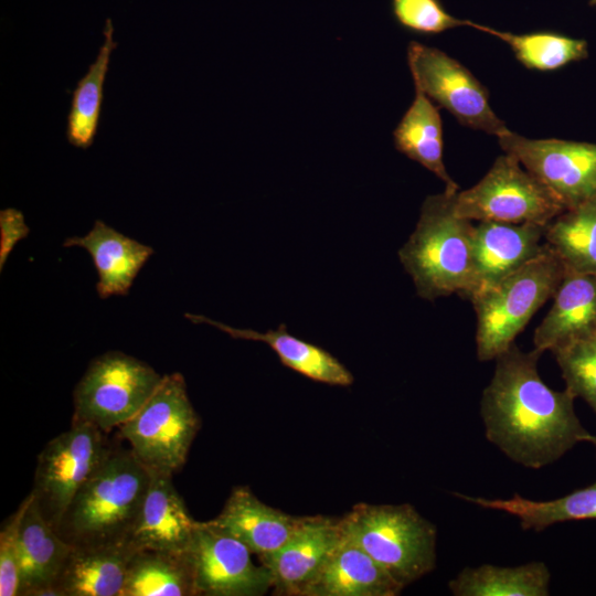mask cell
I'll list each match as a JSON object with an SVG mask.
<instances>
[{
    "mask_svg": "<svg viewBox=\"0 0 596 596\" xmlns=\"http://www.w3.org/2000/svg\"><path fill=\"white\" fill-rule=\"evenodd\" d=\"M544 240L565 272L596 276V194L551 221Z\"/></svg>",
    "mask_w": 596,
    "mask_h": 596,
    "instance_id": "cell-27",
    "label": "cell"
},
{
    "mask_svg": "<svg viewBox=\"0 0 596 596\" xmlns=\"http://www.w3.org/2000/svg\"><path fill=\"white\" fill-rule=\"evenodd\" d=\"M542 353L513 343L496 358L480 402L486 438L509 459L531 469L547 466L594 438L575 413V396L566 389H551L540 376Z\"/></svg>",
    "mask_w": 596,
    "mask_h": 596,
    "instance_id": "cell-1",
    "label": "cell"
},
{
    "mask_svg": "<svg viewBox=\"0 0 596 596\" xmlns=\"http://www.w3.org/2000/svg\"><path fill=\"white\" fill-rule=\"evenodd\" d=\"M590 6H596V0H589Z\"/></svg>",
    "mask_w": 596,
    "mask_h": 596,
    "instance_id": "cell-35",
    "label": "cell"
},
{
    "mask_svg": "<svg viewBox=\"0 0 596 596\" xmlns=\"http://www.w3.org/2000/svg\"><path fill=\"white\" fill-rule=\"evenodd\" d=\"M546 225L480 221L473 228L470 300L539 255Z\"/></svg>",
    "mask_w": 596,
    "mask_h": 596,
    "instance_id": "cell-14",
    "label": "cell"
},
{
    "mask_svg": "<svg viewBox=\"0 0 596 596\" xmlns=\"http://www.w3.org/2000/svg\"><path fill=\"white\" fill-rule=\"evenodd\" d=\"M64 246H78L89 253L98 274L96 290L103 299L127 295L139 270L153 254L150 246L100 220L95 221L86 235L66 238Z\"/></svg>",
    "mask_w": 596,
    "mask_h": 596,
    "instance_id": "cell-19",
    "label": "cell"
},
{
    "mask_svg": "<svg viewBox=\"0 0 596 596\" xmlns=\"http://www.w3.org/2000/svg\"><path fill=\"white\" fill-rule=\"evenodd\" d=\"M242 542L196 521L190 555L198 595L262 596L272 590L269 571L255 564Z\"/></svg>",
    "mask_w": 596,
    "mask_h": 596,
    "instance_id": "cell-12",
    "label": "cell"
},
{
    "mask_svg": "<svg viewBox=\"0 0 596 596\" xmlns=\"http://www.w3.org/2000/svg\"><path fill=\"white\" fill-rule=\"evenodd\" d=\"M456 496L479 507L514 515L525 531L541 532L561 522L596 519V482L547 501H534L519 494L510 499H486L462 493Z\"/></svg>",
    "mask_w": 596,
    "mask_h": 596,
    "instance_id": "cell-26",
    "label": "cell"
},
{
    "mask_svg": "<svg viewBox=\"0 0 596 596\" xmlns=\"http://www.w3.org/2000/svg\"><path fill=\"white\" fill-rule=\"evenodd\" d=\"M551 573L544 562L518 566L481 564L465 567L449 581L455 596H547Z\"/></svg>",
    "mask_w": 596,
    "mask_h": 596,
    "instance_id": "cell-25",
    "label": "cell"
},
{
    "mask_svg": "<svg viewBox=\"0 0 596 596\" xmlns=\"http://www.w3.org/2000/svg\"><path fill=\"white\" fill-rule=\"evenodd\" d=\"M395 148L418 162L445 183V191L456 193L459 185L447 172L444 160L443 125L438 108L419 88L393 131Z\"/></svg>",
    "mask_w": 596,
    "mask_h": 596,
    "instance_id": "cell-23",
    "label": "cell"
},
{
    "mask_svg": "<svg viewBox=\"0 0 596 596\" xmlns=\"http://www.w3.org/2000/svg\"><path fill=\"white\" fill-rule=\"evenodd\" d=\"M30 228L23 214L13 207L0 211V270H2L14 245L25 238Z\"/></svg>",
    "mask_w": 596,
    "mask_h": 596,
    "instance_id": "cell-33",
    "label": "cell"
},
{
    "mask_svg": "<svg viewBox=\"0 0 596 596\" xmlns=\"http://www.w3.org/2000/svg\"><path fill=\"white\" fill-rule=\"evenodd\" d=\"M33 499L30 492L2 523L0 531V595L18 596L20 531L24 513Z\"/></svg>",
    "mask_w": 596,
    "mask_h": 596,
    "instance_id": "cell-32",
    "label": "cell"
},
{
    "mask_svg": "<svg viewBox=\"0 0 596 596\" xmlns=\"http://www.w3.org/2000/svg\"><path fill=\"white\" fill-rule=\"evenodd\" d=\"M391 12L401 28L416 34H439L468 25V20L447 12L440 0H391Z\"/></svg>",
    "mask_w": 596,
    "mask_h": 596,
    "instance_id": "cell-31",
    "label": "cell"
},
{
    "mask_svg": "<svg viewBox=\"0 0 596 596\" xmlns=\"http://www.w3.org/2000/svg\"><path fill=\"white\" fill-rule=\"evenodd\" d=\"M194 568L189 552L136 550L121 596H194Z\"/></svg>",
    "mask_w": 596,
    "mask_h": 596,
    "instance_id": "cell-24",
    "label": "cell"
},
{
    "mask_svg": "<svg viewBox=\"0 0 596 596\" xmlns=\"http://www.w3.org/2000/svg\"><path fill=\"white\" fill-rule=\"evenodd\" d=\"M185 317L194 323L216 327L234 339L266 343L285 366L312 381L336 386H349L353 383L352 373L336 356L317 344L290 334L285 323L276 330L259 332L233 328L202 315L185 313Z\"/></svg>",
    "mask_w": 596,
    "mask_h": 596,
    "instance_id": "cell-22",
    "label": "cell"
},
{
    "mask_svg": "<svg viewBox=\"0 0 596 596\" xmlns=\"http://www.w3.org/2000/svg\"><path fill=\"white\" fill-rule=\"evenodd\" d=\"M200 427L184 377L175 372L163 375L148 401L119 426V432L150 472L173 476L185 464Z\"/></svg>",
    "mask_w": 596,
    "mask_h": 596,
    "instance_id": "cell-6",
    "label": "cell"
},
{
    "mask_svg": "<svg viewBox=\"0 0 596 596\" xmlns=\"http://www.w3.org/2000/svg\"><path fill=\"white\" fill-rule=\"evenodd\" d=\"M136 550L130 541L72 545L54 582L58 596H121Z\"/></svg>",
    "mask_w": 596,
    "mask_h": 596,
    "instance_id": "cell-17",
    "label": "cell"
},
{
    "mask_svg": "<svg viewBox=\"0 0 596 596\" xmlns=\"http://www.w3.org/2000/svg\"><path fill=\"white\" fill-rule=\"evenodd\" d=\"M146 362L120 351L95 358L74 389L72 423L104 433L129 421L162 380Z\"/></svg>",
    "mask_w": 596,
    "mask_h": 596,
    "instance_id": "cell-8",
    "label": "cell"
},
{
    "mask_svg": "<svg viewBox=\"0 0 596 596\" xmlns=\"http://www.w3.org/2000/svg\"><path fill=\"white\" fill-rule=\"evenodd\" d=\"M553 304L535 328L534 349L553 351L596 331V276L565 272Z\"/></svg>",
    "mask_w": 596,
    "mask_h": 596,
    "instance_id": "cell-20",
    "label": "cell"
},
{
    "mask_svg": "<svg viewBox=\"0 0 596 596\" xmlns=\"http://www.w3.org/2000/svg\"><path fill=\"white\" fill-rule=\"evenodd\" d=\"M300 519L267 505L241 486L232 490L220 514L205 523L238 540L258 557L279 549Z\"/></svg>",
    "mask_w": 596,
    "mask_h": 596,
    "instance_id": "cell-16",
    "label": "cell"
},
{
    "mask_svg": "<svg viewBox=\"0 0 596 596\" xmlns=\"http://www.w3.org/2000/svg\"><path fill=\"white\" fill-rule=\"evenodd\" d=\"M341 521L326 515L301 517L290 538L276 551L258 556L272 577V592L301 596L342 540Z\"/></svg>",
    "mask_w": 596,
    "mask_h": 596,
    "instance_id": "cell-13",
    "label": "cell"
},
{
    "mask_svg": "<svg viewBox=\"0 0 596 596\" xmlns=\"http://www.w3.org/2000/svg\"><path fill=\"white\" fill-rule=\"evenodd\" d=\"M104 434L93 425L72 423L39 454L31 492L55 530L75 494L113 450Z\"/></svg>",
    "mask_w": 596,
    "mask_h": 596,
    "instance_id": "cell-9",
    "label": "cell"
},
{
    "mask_svg": "<svg viewBox=\"0 0 596 596\" xmlns=\"http://www.w3.org/2000/svg\"><path fill=\"white\" fill-rule=\"evenodd\" d=\"M407 63L414 86L461 125L498 138L511 131L491 108L486 87L445 52L412 41L407 46Z\"/></svg>",
    "mask_w": 596,
    "mask_h": 596,
    "instance_id": "cell-10",
    "label": "cell"
},
{
    "mask_svg": "<svg viewBox=\"0 0 596 596\" xmlns=\"http://www.w3.org/2000/svg\"><path fill=\"white\" fill-rule=\"evenodd\" d=\"M592 444H593V445L595 446V448H596V435H594V438H593Z\"/></svg>",
    "mask_w": 596,
    "mask_h": 596,
    "instance_id": "cell-34",
    "label": "cell"
},
{
    "mask_svg": "<svg viewBox=\"0 0 596 596\" xmlns=\"http://www.w3.org/2000/svg\"><path fill=\"white\" fill-rule=\"evenodd\" d=\"M566 390L596 414V331L551 351Z\"/></svg>",
    "mask_w": 596,
    "mask_h": 596,
    "instance_id": "cell-30",
    "label": "cell"
},
{
    "mask_svg": "<svg viewBox=\"0 0 596 596\" xmlns=\"http://www.w3.org/2000/svg\"><path fill=\"white\" fill-rule=\"evenodd\" d=\"M454 209L470 221L547 225L567 207L515 157L504 152L475 185L454 194Z\"/></svg>",
    "mask_w": 596,
    "mask_h": 596,
    "instance_id": "cell-7",
    "label": "cell"
},
{
    "mask_svg": "<svg viewBox=\"0 0 596 596\" xmlns=\"http://www.w3.org/2000/svg\"><path fill=\"white\" fill-rule=\"evenodd\" d=\"M340 521L343 534L403 588L436 567V525L409 503L359 502Z\"/></svg>",
    "mask_w": 596,
    "mask_h": 596,
    "instance_id": "cell-4",
    "label": "cell"
},
{
    "mask_svg": "<svg viewBox=\"0 0 596 596\" xmlns=\"http://www.w3.org/2000/svg\"><path fill=\"white\" fill-rule=\"evenodd\" d=\"M403 589L365 551L343 534L301 596H397Z\"/></svg>",
    "mask_w": 596,
    "mask_h": 596,
    "instance_id": "cell-18",
    "label": "cell"
},
{
    "mask_svg": "<svg viewBox=\"0 0 596 596\" xmlns=\"http://www.w3.org/2000/svg\"><path fill=\"white\" fill-rule=\"evenodd\" d=\"M104 43L87 73L77 82L73 91L67 116L66 137L77 148L87 149L94 142L104 99V84L110 55L116 49L114 25L110 19L104 28Z\"/></svg>",
    "mask_w": 596,
    "mask_h": 596,
    "instance_id": "cell-28",
    "label": "cell"
},
{
    "mask_svg": "<svg viewBox=\"0 0 596 596\" xmlns=\"http://www.w3.org/2000/svg\"><path fill=\"white\" fill-rule=\"evenodd\" d=\"M498 139L503 152L515 157L567 209L596 194V143L530 139L513 131Z\"/></svg>",
    "mask_w": 596,
    "mask_h": 596,
    "instance_id": "cell-11",
    "label": "cell"
},
{
    "mask_svg": "<svg viewBox=\"0 0 596 596\" xmlns=\"http://www.w3.org/2000/svg\"><path fill=\"white\" fill-rule=\"evenodd\" d=\"M71 549L41 514L33 496L20 531L18 596H58L54 582Z\"/></svg>",
    "mask_w": 596,
    "mask_h": 596,
    "instance_id": "cell-21",
    "label": "cell"
},
{
    "mask_svg": "<svg viewBox=\"0 0 596 596\" xmlns=\"http://www.w3.org/2000/svg\"><path fill=\"white\" fill-rule=\"evenodd\" d=\"M172 477L150 472L148 490L130 538L137 550L185 553L191 547L196 521L190 515Z\"/></svg>",
    "mask_w": 596,
    "mask_h": 596,
    "instance_id": "cell-15",
    "label": "cell"
},
{
    "mask_svg": "<svg viewBox=\"0 0 596 596\" xmlns=\"http://www.w3.org/2000/svg\"><path fill=\"white\" fill-rule=\"evenodd\" d=\"M468 26L496 36L507 43L519 62L538 71H554L587 56V42L556 32L541 31L513 34L468 20Z\"/></svg>",
    "mask_w": 596,
    "mask_h": 596,
    "instance_id": "cell-29",
    "label": "cell"
},
{
    "mask_svg": "<svg viewBox=\"0 0 596 596\" xmlns=\"http://www.w3.org/2000/svg\"><path fill=\"white\" fill-rule=\"evenodd\" d=\"M149 481L131 449L111 450L71 501L58 535L73 546L130 541Z\"/></svg>",
    "mask_w": 596,
    "mask_h": 596,
    "instance_id": "cell-2",
    "label": "cell"
},
{
    "mask_svg": "<svg viewBox=\"0 0 596 596\" xmlns=\"http://www.w3.org/2000/svg\"><path fill=\"white\" fill-rule=\"evenodd\" d=\"M565 275L555 252L543 251L491 287L476 294V353L481 362L496 360L523 331L534 313L554 296Z\"/></svg>",
    "mask_w": 596,
    "mask_h": 596,
    "instance_id": "cell-5",
    "label": "cell"
},
{
    "mask_svg": "<svg viewBox=\"0 0 596 596\" xmlns=\"http://www.w3.org/2000/svg\"><path fill=\"white\" fill-rule=\"evenodd\" d=\"M454 194L425 199L414 232L398 251L417 295L426 300L453 294L464 298L470 286L475 225L456 214Z\"/></svg>",
    "mask_w": 596,
    "mask_h": 596,
    "instance_id": "cell-3",
    "label": "cell"
}]
</instances>
